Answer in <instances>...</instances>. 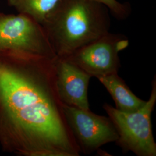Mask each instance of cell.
<instances>
[{
    "mask_svg": "<svg viewBox=\"0 0 156 156\" xmlns=\"http://www.w3.org/2000/svg\"><path fill=\"white\" fill-rule=\"evenodd\" d=\"M55 59L0 51L3 152L19 156L80 154L57 91Z\"/></svg>",
    "mask_w": 156,
    "mask_h": 156,
    "instance_id": "1",
    "label": "cell"
},
{
    "mask_svg": "<svg viewBox=\"0 0 156 156\" xmlns=\"http://www.w3.org/2000/svg\"><path fill=\"white\" fill-rule=\"evenodd\" d=\"M109 9L92 0H59L42 23L58 57H66L109 31Z\"/></svg>",
    "mask_w": 156,
    "mask_h": 156,
    "instance_id": "2",
    "label": "cell"
},
{
    "mask_svg": "<svg viewBox=\"0 0 156 156\" xmlns=\"http://www.w3.org/2000/svg\"><path fill=\"white\" fill-rule=\"evenodd\" d=\"M151 87L149 100L136 111L125 112L108 104L103 105L119 135L115 142L124 153L131 151L138 156H156V143L151 122V115L156 102V76Z\"/></svg>",
    "mask_w": 156,
    "mask_h": 156,
    "instance_id": "3",
    "label": "cell"
},
{
    "mask_svg": "<svg viewBox=\"0 0 156 156\" xmlns=\"http://www.w3.org/2000/svg\"><path fill=\"white\" fill-rule=\"evenodd\" d=\"M25 53L55 59L45 28L33 17L0 12V51Z\"/></svg>",
    "mask_w": 156,
    "mask_h": 156,
    "instance_id": "4",
    "label": "cell"
},
{
    "mask_svg": "<svg viewBox=\"0 0 156 156\" xmlns=\"http://www.w3.org/2000/svg\"><path fill=\"white\" fill-rule=\"evenodd\" d=\"M129 40L123 34L108 33L63 58L79 67L91 77L118 73L121 67L119 53L126 49Z\"/></svg>",
    "mask_w": 156,
    "mask_h": 156,
    "instance_id": "5",
    "label": "cell"
},
{
    "mask_svg": "<svg viewBox=\"0 0 156 156\" xmlns=\"http://www.w3.org/2000/svg\"><path fill=\"white\" fill-rule=\"evenodd\" d=\"M62 108L80 153L90 154L102 146L118 140L116 129L109 117L63 103Z\"/></svg>",
    "mask_w": 156,
    "mask_h": 156,
    "instance_id": "6",
    "label": "cell"
},
{
    "mask_svg": "<svg viewBox=\"0 0 156 156\" xmlns=\"http://www.w3.org/2000/svg\"><path fill=\"white\" fill-rule=\"evenodd\" d=\"M57 91L64 104L89 110L88 87L91 76L67 60L57 57L55 60Z\"/></svg>",
    "mask_w": 156,
    "mask_h": 156,
    "instance_id": "7",
    "label": "cell"
},
{
    "mask_svg": "<svg viewBox=\"0 0 156 156\" xmlns=\"http://www.w3.org/2000/svg\"><path fill=\"white\" fill-rule=\"evenodd\" d=\"M97 78L111 95L118 110L133 112L136 111L145 105L146 101L136 96L117 73Z\"/></svg>",
    "mask_w": 156,
    "mask_h": 156,
    "instance_id": "8",
    "label": "cell"
},
{
    "mask_svg": "<svg viewBox=\"0 0 156 156\" xmlns=\"http://www.w3.org/2000/svg\"><path fill=\"white\" fill-rule=\"evenodd\" d=\"M59 0H7L8 5L17 13L33 17L42 24L48 13Z\"/></svg>",
    "mask_w": 156,
    "mask_h": 156,
    "instance_id": "9",
    "label": "cell"
},
{
    "mask_svg": "<svg viewBox=\"0 0 156 156\" xmlns=\"http://www.w3.org/2000/svg\"><path fill=\"white\" fill-rule=\"evenodd\" d=\"M105 6L112 15L118 20H125L131 13V7L127 3H121L117 0H92Z\"/></svg>",
    "mask_w": 156,
    "mask_h": 156,
    "instance_id": "10",
    "label": "cell"
}]
</instances>
